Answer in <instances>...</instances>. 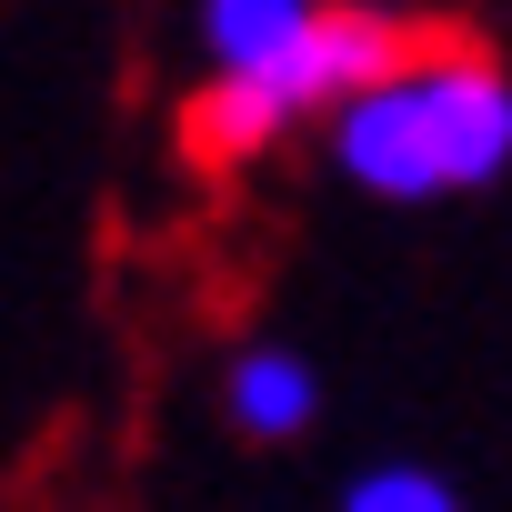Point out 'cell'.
Instances as JSON below:
<instances>
[{
	"mask_svg": "<svg viewBox=\"0 0 512 512\" xmlns=\"http://www.w3.org/2000/svg\"><path fill=\"white\" fill-rule=\"evenodd\" d=\"M332 161L382 201L482 191L512 161V81L472 51H422L352 111H332Z\"/></svg>",
	"mask_w": 512,
	"mask_h": 512,
	"instance_id": "1",
	"label": "cell"
},
{
	"mask_svg": "<svg viewBox=\"0 0 512 512\" xmlns=\"http://www.w3.org/2000/svg\"><path fill=\"white\" fill-rule=\"evenodd\" d=\"M412 51H402V31L382 21V11H332L322 0V21L272 61V71H251V81H211L201 91V111H191V141L201 151H221V161H241V151H262V141H282L292 121H332V111H352L372 81H392Z\"/></svg>",
	"mask_w": 512,
	"mask_h": 512,
	"instance_id": "2",
	"label": "cell"
},
{
	"mask_svg": "<svg viewBox=\"0 0 512 512\" xmlns=\"http://www.w3.org/2000/svg\"><path fill=\"white\" fill-rule=\"evenodd\" d=\"M312 21H322V0H201V61H211V81H251Z\"/></svg>",
	"mask_w": 512,
	"mask_h": 512,
	"instance_id": "3",
	"label": "cell"
},
{
	"mask_svg": "<svg viewBox=\"0 0 512 512\" xmlns=\"http://www.w3.org/2000/svg\"><path fill=\"white\" fill-rule=\"evenodd\" d=\"M322 412V382H312V362L302 352H241L231 362V422L251 432V442H292L302 422Z\"/></svg>",
	"mask_w": 512,
	"mask_h": 512,
	"instance_id": "4",
	"label": "cell"
},
{
	"mask_svg": "<svg viewBox=\"0 0 512 512\" xmlns=\"http://www.w3.org/2000/svg\"><path fill=\"white\" fill-rule=\"evenodd\" d=\"M342 512H462V502H452V482H432L412 462H382V472H362L342 492Z\"/></svg>",
	"mask_w": 512,
	"mask_h": 512,
	"instance_id": "5",
	"label": "cell"
}]
</instances>
